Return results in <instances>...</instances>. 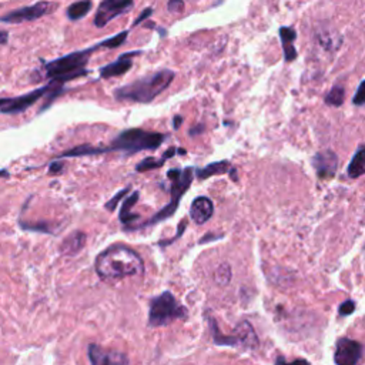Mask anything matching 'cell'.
Segmentation results:
<instances>
[{
    "label": "cell",
    "instance_id": "6da1fadb",
    "mask_svg": "<svg viewBox=\"0 0 365 365\" xmlns=\"http://www.w3.org/2000/svg\"><path fill=\"white\" fill-rule=\"evenodd\" d=\"M94 270L101 280L116 283L143 274L144 263L140 254L133 248L124 244H113L97 255Z\"/></svg>",
    "mask_w": 365,
    "mask_h": 365
},
{
    "label": "cell",
    "instance_id": "7a4b0ae2",
    "mask_svg": "<svg viewBox=\"0 0 365 365\" xmlns=\"http://www.w3.org/2000/svg\"><path fill=\"white\" fill-rule=\"evenodd\" d=\"M98 49H106V43L100 41L93 47L73 51L70 55H66L63 58H59L56 60H51L47 63H43L41 72L49 83L63 86V83L70 82L73 79L82 77L87 75L86 66L89 63V58Z\"/></svg>",
    "mask_w": 365,
    "mask_h": 365
},
{
    "label": "cell",
    "instance_id": "3957f363",
    "mask_svg": "<svg viewBox=\"0 0 365 365\" xmlns=\"http://www.w3.org/2000/svg\"><path fill=\"white\" fill-rule=\"evenodd\" d=\"M174 72L170 69L158 70L143 76L129 84H124L115 90V97L120 101L133 103H151L159 94H162L173 82Z\"/></svg>",
    "mask_w": 365,
    "mask_h": 365
},
{
    "label": "cell",
    "instance_id": "277c9868",
    "mask_svg": "<svg viewBox=\"0 0 365 365\" xmlns=\"http://www.w3.org/2000/svg\"><path fill=\"white\" fill-rule=\"evenodd\" d=\"M193 176L194 172L191 167H187L184 170H179V169H173L167 173V179L170 180V194H172V200L167 203L166 207H163L159 213H155L148 222H146L144 224L140 226V229L143 227H148V226H154L158 223H162L167 219H170L180 205V200L184 196V193L190 188L191 183H193Z\"/></svg>",
    "mask_w": 365,
    "mask_h": 365
},
{
    "label": "cell",
    "instance_id": "5b68a950",
    "mask_svg": "<svg viewBox=\"0 0 365 365\" xmlns=\"http://www.w3.org/2000/svg\"><path fill=\"white\" fill-rule=\"evenodd\" d=\"M166 137V134L147 132L143 129H127L113 140L110 150L123 151L127 155L144 150H155L165 143Z\"/></svg>",
    "mask_w": 365,
    "mask_h": 365
},
{
    "label": "cell",
    "instance_id": "8992f818",
    "mask_svg": "<svg viewBox=\"0 0 365 365\" xmlns=\"http://www.w3.org/2000/svg\"><path fill=\"white\" fill-rule=\"evenodd\" d=\"M187 308L181 305L170 291H165L150 301L148 326L165 327L176 320L187 319Z\"/></svg>",
    "mask_w": 365,
    "mask_h": 365
},
{
    "label": "cell",
    "instance_id": "52a82bcc",
    "mask_svg": "<svg viewBox=\"0 0 365 365\" xmlns=\"http://www.w3.org/2000/svg\"><path fill=\"white\" fill-rule=\"evenodd\" d=\"M63 89V86L59 84H53V83H47L39 89H34L30 93H26L23 96H18V97H11V98H2L0 100V110H2L4 115H19L26 112L27 109H30L34 103H37L41 97L47 96V94H58V91H60Z\"/></svg>",
    "mask_w": 365,
    "mask_h": 365
},
{
    "label": "cell",
    "instance_id": "ba28073f",
    "mask_svg": "<svg viewBox=\"0 0 365 365\" xmlns=\"http://www.w3.org/2000/svg\"><path fill=\"white\" fill-rule=\"evenodd\" d=\"M210 327L213 333L214 342L217 345H229V347H245L250 350H254L258 345V338L248 321H243L238 324L233 335H224L219 330L217 324L214 320H210Z\"/></svg>",
    "mask_w": 365,
    "mask_h": 365
},
{
    "label": "cell",
    "instance_id": "9c48e42d",
    "mask_svg": "<svg viewBox=\"0 0 365 365\" xmlns=\"http://www.w3.org/2000/svg\"><path fill=\"white\" fill-rule=\"evenodd\" d=\"M58 5L51 4V2H39L30 6H23L15 11H11L9 13H6L5 16H2V22L4 23H23V22H33L37 20L40 18H43L44 15H49L53 12V9H56Z\"/></svg>",
    "mask_w": 365,
    "mask_h": 365
},
{
    "label": "cell",
    "instance_id": "30bf717a",
    "mask_svg": "<svg viewBox=\"0 0 365 365\" xmlns=\"http://www.w3.org/2000/svg\"><path fill=\"white\" fill-rule=\"evenodd\" d=\"M133 6L134 4L130 2V0H104L97 8L94 26L98 29L108 26L115 18L130 11Z\"/></svg>",
    "mask_w": 365,
    "mask_h": 365
},
{
    "label": "cell",
    "instance_id": "8fae6325",
    "mask_svg": "<svg viewBox=\"0 0 365 365\" xmlns=\"http://www.w3.org/2000/svg\"><path fill=\"white\" fill-rule=\"evenodd\" d=\"M362 357V344L342 337L337 341L335 352H334V362L337 365H358Z\"/></svg>",
    "mask_w": 365,
    "mask_h": 365
},
{
    "label": "cell",
    "instance_id": "7c38bea8",
    "mask_svg": "<svg viewBox=\"0 0 365 365\" xmlns=\"http://www.w3.org/2000/svg\"><path fill=\"white\" fill-rule=\"evenodd\" d=\"M87 354L91 365H129V358L126 354L116 350L103 348L97 344H90Z\"/></svg>",
    "mask_w": 365,
    "mask_h": 365
},
{
    "label": "cell",
    "instance_id": "4fadbf2b",
    "mask_svg": "<svg viewBox=\"0 0 365 365\" xmlns=\"http://www.w3.org/2000/svg\"><path fill=\"white\" fill-rule=\"evenodd\" d=\"M312 166L317 170V174L321 179H331L338 167V159L334 151L331 150H326V151H320L314 155L312 159Z\"/></svg>",
    "mask_w": 365,
    "mask_h": 365
},
{
    "label": "cell",
    "instance_id": "5bb4252c",
    "mask_svg": "<svg viewBox=\"0 0 365 365\" xmlns=\"http://www.w3.org/2000/svg\"><path fill=\"white\" fill-rule=\"evenodd\" d=\"M188 213H190L191 220L196 224H204V223H207L208 220L213 217V214H214V204L208 197L200 196V197H197L191 203Z\"/></svg>",
    "mask_w": 365,
    "mask_h": 365
},
{
    "label": "cell",
    "instance_id": "9a60e30c",
    "mask_svg": "<svg viewBox=\"0 0 365 365\" xmlns=\"http://www.w3.org/2000/svg\"><path fill=\"white\" fill-rule=\"evenodd\" d=\"M141 51H130V53H124L119 56V59L108 66H103L100 69V77L103 79H110V77H117L124 73H127L132 66H133V56L140 55Z\"/></svg>",
    "mask_w": 365,
    "mask_h": 365
},
{
    "label": "cell",
    "instance_id": "2e32d148",
    "mask_svg": "<svg viewBox=\"0 0 365 365\" xmlns=\"http://www.w3.org/2000/svg\"><path fill=\"white\" fill-rule=\"evenodd\" d=\"M86 244V234L83 231H73L60 244V251L65 255L79 254Z\"/></svg>",
    "mask_w": 365,
    "mask_h": 365
},
{
    "label": "cell",
    "instance_id": "e0dca14e",
    "mask_svg": "<svg viewBox=\"0 0 365 365\" xmlns=\"http://www.w3.org/2000/svg\"><path fill=\"white\" fill-rule=\"evenodd\" d=\"M280 39L284 50V59L286 62H293L297 58V50L294 47V41L297 39V33L293 27L283 26L280 29Z\"/></svg>",
    "mask_w": 365,
    "mask_h": 365
},
{
    "label": "cell",
    "instance_id": "ac0fdd59",
    "mask_svg": "<svg viewBox=\"0 0 365 365\" xmlns=\"http://www.w3.org/2000/svg\"><path fill=\"white\" fill-rule=\"evenodd\" d=\"M177 153H186L184 150H179L177 147H172L170 150H167L165 154H163V158L162 159H154V158H147V159H143L137 166H136V172H139V173H144V172H148V170H154V169H159V167H162V166H165V163H166V160L170 158H173L174 154H177Z\"/></svg>",
    "mask_w": 365,
    "mask_h": 365
},
{
    "label": "cell",
    "instance_id": "d6986e66",
    "mask_svg": "<svg viewBox=\"0 0 365 365\" xmlns=\"http://www.w3.org/2000/svg\"><path fill=\"white\" fill-rule=\"evenodd\" d=\"M230 170H233L231 163L229 160H220V162L210 163V165L203 167V169H197L196 174H197L198 180H205V179H210V177L217 176V174L230 173Z\"/></svg>",
    "mask_w": 365,
    "mask_h": 365
},
{
    "label": "cell",
    "instance_id": "ffe728a7",
    "mask_svg": "<svg viewBox=\"0 0 365 365\" xmlns=\"http://www.w3.org/2000/svg\"><path fill=\"white\" fill-rule=\"evenodd\" d=\"M110 147H93L90 144H82L76 146L59 155V160L65 158H83V155H97L103 153H110Z\"/></svg>",
    "mask_w": 365,
    "mask_h": 365
},
{
    "label": "cell",
    "instance_id": "44dd1931",
    "mask_svg": "<svg viewBox=\"0 0 365 365\" xmlns=\"http://www.w3.org/2000/svg\"><path fill=\"white\" fill-rule=\"evenodd\" d=\"M139 191H134L124 201H123V205H122V210H120V214H119V219L123 224H130L133 222H136L140 216L139 214H134L132 213V208L134 207V204L139 201Z\"/></svg>",
    "mask_w": 365,
    "mask_h": 365
},
{
    "label": "cell",
    "instance_id": "7402d4cb",
    "mask_svg": "<svg viewBox=\"0 0 365 365\" xmlns=\"http://www.w3.org/2000/svg\"><path fill=\"white\" fill-rule=\"evenodd\" d=\"M347 173L351 179H357V177L365 174V146L358 148V151L355 153V155L348 166Z\"/></svg>",
    "mask_w": 365,
    "mask_h": 365
},
{
    "label": "cell",
    "instance_id": "603a6c76",
    "mask_svg": "<svg viewBox=\"0 0 365 365\" xmlns=\"http://www.w3.org/2000/svg\"><path fill=\"white\" fill-rule=\"evenodd\" d=\"M91 9V2L90 0H86V2H76V4H72L66 13H68V18L70 20H80L83 19Z\"/></svg>",
    "mask_w": 365,
    "mask_h": 365
},
{
    "label": "cell",
    "instance_id": "cb8c5ba5",
    "mask_svg": "<svg viewBox=\"0 0 365 365\" xmlns=\"http://www.w3.org/2000/svg\"><path fill=\"white\" fill-rule=\"evenodd\" d=\"M344 98H345L344 87H341V86H334V87L328 91V94L326 96V103L328 104V106L338 108V106H341V104L344 103Z\"/></svg>",
    "mask_w": 365,
    "mask_h": 365
},
{
    "label": "cell",
    "instance_id": "d4e9b609",
    "mask_svg": "<svg viewBox=\"0 0 365 365\" xmlns=\"http://www.w3.org/2000/svg\"><path fill=\"white\" fill-rule=\"evenodd\" d=\"M217 284L220 286H227L231 281V267L227 263H223L219 266L216 276H214Z\"/></svg>",
    "mask_w": 365,
    "mask_h": 365
},
{
    "label": "cell",
    "instance_id": "484cf974",
    "mask_svg": "<svg viewBox=\"0 0 365 365\" xmlns=\"http://www.w3.org/2000/svg\"><path fill=\"white\" fill-rule=\"evenodd\" d=\"M129 190H130V187H127V188H124V190H122V191H119L112 200H109L108 203H106V208L109 212H115V208L117 207V204H119V201L124 197V194H127L129 193Z\"/></svg>",
    "mask_w": 365,
    "mask_h": 365
},
{
    "label": "cell",
    "instance_id": "4316f807",
    "mask_svg": "<svg viewBox=\"0 0 365 365\" xmlns=\"http://www.w3.org/2000/svg\"><path fill=\"white\" fill-rule=\"evenodd\" d=\"M338 311H340V316H342V317L351 316L352 312L355 311V302H354L352 300H347V301H344V302L340 305Z\"/></svg>",
    "mask_w": 365,
    "mask_h": 365
},
{
    "label": "cell",
    "instance_id": "83f0119b",
    "mask_svg": "<svg viewBox=\"0 0 365 365\" xmlns=\"http://www.w3.org/2000/svg\"><path fill=\"white\" fill-rule=\"evenodd\" d=\"M352 101L355 106H362V104H365V80L359 84Z\"/></svg>",
    "mask_w": 365,
    "mask_h": 365
},
{
    "label": "cell",
    "instance_id": "f1b7e54d",
    "mask_svg": "<svg viewBox=\"0 0 365 365\" xmlns=\"http://www.w3.org/2000/svg\"><path fill=\"white\" fill-rule=\"evenodd\" d=\"M186 227H187V222H183V223H180V227H179V234L172 240H169V241H160L159 243V245H162V247H166V245H169V244H172V243H174L183 233H184V230H186Z\"/></svg>",
    "mask_w": 365,
    "mask_h": 365
},
{
    "label": "cell",
    "instance_id": "f546056e",
    "mask_svg": "<svg viewBox=\"0 0 365 365\" xmlns=\"http://www.w3.org/2000/svg\"><path fill=\"white\" fill-rule=\"evenodd\" d=\"M276 365H309L308 361L302 359V358H298V359H294L293 362H286L283 358H278Z\"/></svg>",
    "mask_w": 365,
    "mask_h": 365
},
{
    "label": "cell",
    "instance_id": "4dcf8cb0",
    "mask_svg": "<svg viewBox=\"0 0 365 365\" xmlns=\"http://www.w3.org/2000/svg\"><path fill=\"white\" fill-rule=\"evenodd\" d=\"M62 169H63V163L60 160H55L49 169V174H58L62 172Z\"/></svg>",
    "mask_w": 365,
    "mask_h": 365
},
{
    "label": "cell",
    "instance_id": "1f68e13d",
    "mask_svg": "<svg viewBox=\"0 0 365 365\" xmlns=\"http://www.w3.org/2000/svg\"><path fill=\"white\" fill-rule=\"evenodd\" d=\"M184 9V4L183 2H177V0H173V2L169 4V11L170 12H183Z\"/></svg>",
    "mask_w": 365,
    "mask_h": 365
},
{
    "label": "cell",
    "instance_id": "d6a6232c",
    "mask_svg": "<svg viewBox=\"0 0 365 365\" xmlns=\"http://www.w3.org/2000/svg\"><path fill=\"white\" fill-rule=\"evenodd\" d=\"M151 12H153V9H151V8H148V9H144V11H143V13L140 15V18L134 20V26L140 25V23H141V22H143V20H144L147 16H150V15H151Z\"/></svg>",
    "mask_w": 365,
    "mask_h": 365
},
{
    "label": "cell",
    "instance_id": "836d02e7",
    "mask_svg": "<svg viewBox=\"0 0 365 365\" xmlns=\"http://www.w3.org/2000/svg\"><path fill=\"white\" fill-rule=\"evenodd\" d=\"M181 123H183V117H181V116H179V115H176V116H174V119H173V126H174V129H176V130H179V129H180V126H181Z\"/></svg>",
    "mask_w": 365,
    "mask_h": 365
},
{
    "label": "cell",
    "instance_id": "e575fe53",
    "mask_svg": "<svg viewBox=\"0 0 365 365\" xmlns=\"http://www.w3.org/2000/svg\"><path fill=\"white\" fill-rule=\"evenodd\" d=\"M204 132V126L201 124V127L200 129H193V130H190V136H196V134H198V133H203Z\"/></svg>",
    "mask_w": 365,
    "mask_h": 365
},
{
    "label": "cell",
    "instance_id": "d590c367",
    "mask_svg": "<svg viewBox=\"0 0 365 365\" xmlns=\"http://www.w3.org/2000/svg\"><path fill=\"white\" fill-rule=\"evenodd\" d=\"M8 43V32H2V44Z\"/></svg>",
    "mask_w": 365,
    "mask_h": 365
}]
</instances>
